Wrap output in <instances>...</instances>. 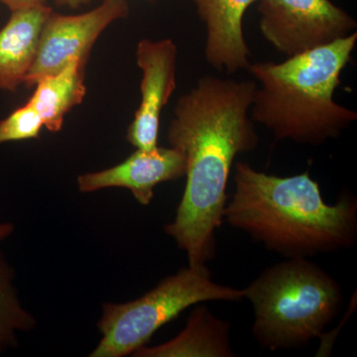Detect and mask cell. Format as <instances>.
Returning a JSON list of instances; mask_svg holds the SVG:
<instances>
[{
  "label": "cell",
  "instance_id": "6da1fadb",
  "mask_svg": "<svg viewBox=\"0 0 357 357\" xmlns=\"http://www.w3.org/2000/svg\"><path fill=\"white\" fill-rule=\"evenodd\" d=\"M256 88L255 81L204 76L176 103L167 138L184 155L187 182L175 220L164 229L194 269L215 255L234 160L257 147L248 116Z\"/></svg>",
  "mask_w": 357,
  "mask_h": 357
},
{
  "label": "cell",
  "instance_id": "7a4b0ae2",
  "mask_svg": "<svg viewBox=\"0 0 357 357\" xmlns=\"http://www.w3.org/2000/svg\"><path fill=\"white\" fill-rule=\"evenodd\" d=\"M234 185L223 220L268 250L311 258L356 243V199L342 195L335 204H326L309 172L278 177L237 162Z\"/></svg>",
  "mask_w": 357,
  "mask_h": 357
},
{
  "label": "cell",
  "instance_id": "3957f363",
  "mask_svg": "<svg viewBox=\"0 0 357 357\" xmlns=\"http://www.w3.org/2000/svg\"><path fill=\"white\" fill-rule=\"evenodd\" d=\"M356 41L354 32L279 64H250L248 72L260 84L251 105V119L278 140L319 146L340 137L357 119L356 112L333 100Z\"/></svg>",
  "mask_w": 357,
  "mask_h": 357
},
{
  "label": "cell",
  "instance_id": "277c9868",
  "mask_svg": "<svg viewBox=\"0 0 357 357\" xmlns=\"http://www.w3.org/2000/svg\"><path fill=\"white\" fill-rule=\"evenodd\" d=\"M255 310L253 337L268 351L299 349L319 338L344 307L340 283L310 258H286L243 289Z\"/></svg>",
  "mask_w": 357,
  "mask_h": 357
},
{
  "label": "cell",
  "instance_id": "5b68a950",
  "mask_svg": "<svg viewBox=\"0 0 357 357\" xmlns=\"http://www.w3.org/2000/svg\"><path fill=\"white\" fill-rule=\"evenodd\" d=\"M243 299V289L215 283L208 268H182L138 299L103 305L98 323L102 337L89 356H132L149 342L161 326L188 307L206 301L237 302Z\"/></svg>",
  "mask_w": 357,
  "mask_h": 357
},
{
  "label": "cell",
  "instance_id": "8992f818",
  "mask_svg": "<svg viewBox=\"0 0 357 357\" xmlns=\"http://www.w3.org/2000/svg\"><path fill=\"white\" fill-rule=\"evenodd\" d=\"M259 27L277 51L298 55L356 32V21L331 0H259Z\"/></svg>",
  "mask_w": 357,
  "mask_h": 357
},
{
  "label": "cell",
  "instance_id": "52a82bcc",
  "mask_svg": "<svg viewBox=\"0 0 357 357\" xmlns=\"http://www.w3.org/2000/svg\"><path fill=\"white\" fill-rule=\"evenodd\" d=\"M128 14V0H103L93 10L79 15L52 13L42 29L36 57L24 84L33 86L74 60L86 64L98 37L112 22Z\"/></svg>",
  "mask_w": 357,
  "mask_h": 357
},
{
  "label": "cell",
  "instance_id": "ba28073f",
  "mask_svg": "<svg viewBox=\"0 0 357 357\" xmlns=\"http://www.w3.org/2000/svg\"><path fill=\"white\" fill-rule=\"evenodd\" d=\"M178 49L171 39H143L136 47V62L142 70L141 102L126 139L136 149L158 146L160 119L176 86Z\"/></svg>",
  "mask_w": 357,
  "mask_h": 357
},
{
  "label": "cell",
  "instance_id": "9c48e42d",
  "mask_svg": "<svg viewBox=\"0 0 357 357\" xmlns=\"http://www.w3.org/2000/svg\"><path fill=\"white\" fill-rule=\"evenodd\" d=\"M185 175L184 155L171 146H157L151 150L136 149L119 165L79 175L77 188L83 192L124 188L132 192L138 204L148 206L154 198L157 185L178 180Z\"/></svg>",
  "mask_w": 357,
  "mask_h": 357
},
{
  "label": "cell",
  "instance_id": "30bf717a",
  "mask_svg": "<svg viewBox=\"0 0 357 357\" xmlns=\"http://www.w3.org/2000/svg\"><path fill=\"white\" fill-rule=\"evenodd\" d=\"M259 0H192L206 28L204 57L213 69L232 74L248 69L251 56L243 34L246 10Z\"/></svg>",
  "mask_w": 357,
  "mask_h": 357
},
{
  "label": "cell",
  "instance_id": "8fae6325",
  "mask_svg": "<svg viewBox=\"0 0 357 357\" xmlns=\"http://www.w3.org/2000/svg\"><path fill=\"white\" fill-rule=\"evenodd\" d=\"M46 4L13 11L0 29V89L15 93L29 74L47 18Z\"/></svg>",
  "mask_w": 357,
  "mask_h": 357
},
{
  "label": "cell",
  "instance_id": "7c38bea8",
  "mask_svg": "<svg viewBox=\"0 0 357 357\" xmlns=\"http://www.w3.org/2000/svg\"><path fill=\"white\" fill-rule=\"evenodd\" d=\"M230 325L217 318L208 307L199 303L180 335L163 344L145 347L135 357H234L230 347Z\"/></svg>",
  "mask_w": 357,
  "mask_h": 357
},
{
  "label": "cell",
  "instance_id": "4fadbf2b",
  "mask_svg": "<svg viewBox=\"0 0 357 357\" xmlns=\"http://www.w3.org/2000/svg\"><path fill=\"white\" fill-rule=\"evenodd\" d=\"M84 66L81 61H72L57 74L42 77L34 84V93L28 102L50 132H59L66 115L83 102L86 93Z\"/></svg>",
  "mask_w": 357,
  "mask_h": 357
},
{
  "label": "cell",
  "instance_id": "5bb4252c",
  "mask_svg": "<svg viewBox=\"0 0 357 357\" xmlns=\"http://www.w3.org/2000/svg\"><path fill=\"white\" fill-rule=\"evenodd\" d=\"M13 268L0 255V337L10 347L17 345L16 333L31 332L36 319L21 304L14 286Z\"/></svg>",
  "mask_w": 357,
  "mask_h": 357
},
{
  "label": "cell",
  "instance_id": "9a60e30c",
  "mask_svg": "<svg viewBox=\"0 0 357 357\" xmlns=\"http://www.w3.org/2000/svg\"><path fill=\"white\" fill-rule=\"evenodd\" d=\"M43 128L41 117L31 103L27 102L6 119L0 121V145L13 141L38 138Z\"/></svg>",
  "mask_w": 357,
  "mask_h": 357
},
{
  "label": "cell",
  "instance_id": "2e32d148",
  "mask_svg": "<svg viewBox=\"0 0 357 357\" xmlns=\"http://www.w3.org/2000/svg\"><path fill=\"white\" fill-rule=\"evenodd\" d=\"M0 1L6 4L13 13V11L20 10V9L46 4L47 0H0Z\"/></svg>",
  "mask_w": 357,
  "mask_h": 357
},
{
  "label": "cell",
  "instance_id": "e0dca14e",
  "mask_svg": "<svg viewBox=\"0 0 357 357\" xmlns=\"http://www.w3.org/2000/svg\"><path fill=\"white\" fill-rule=\"evenodd\" d=\"M91 0H54L59 6H68L70 8H77V7L86 6Z\"/></svg>",
  "mask_w": 357,
  "mask_h": 357
},
{
  "label": "cell",
  "instance_id": "ac0fdd59",
  "mask_svg": "<svg viewBox=\"0 0 357 357\" xmlns=\"http://www.w3.org/2000/svg\"><path fill=\"white\" fill-rule=\"evenodd\" d=\"M14 231V225L11 222L0 223V241L11 236Z\"/></svg>",
  "mask_w": 357,
  "mask_h": 357
},
{
  "label": "cell",
  "instance_id": "d6986e66",
  "mask_svg": "<svg viewBox=\"0 0 357 357\" xmlns=\"http://www.w3.org/2000/svg\"><path fill=\"white\" fill-rule=\"evenodd\" d=\"M7 347H10V345L7 344V342L3 340L1 337H0V354L4 351V349H7Z\"/></svg>",
  "mask_w": 357,
  "mask_h": 357
}]
</instances>
